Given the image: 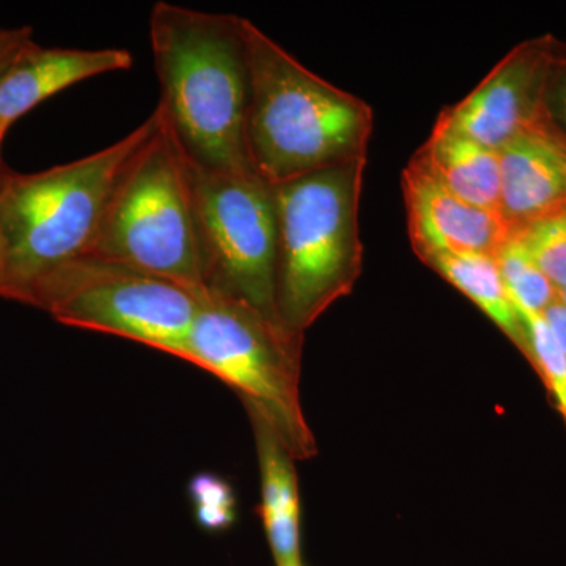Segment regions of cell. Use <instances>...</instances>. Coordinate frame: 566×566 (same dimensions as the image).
Returning a JSON list of instances; mask_svg holds the SVG:
<instances>
[{"label":"cell","instance_id":"21","mask_svg":"<svg viewBox=\"0 0 566 566\" xmlns=\"http://www.w3.org/2000/svg\"><path fill=\"white\" fill-rule=\"evenodd\" d=\"M33 43L31 28L0 29V74Z\"/></svg>","mask_w":566,"mask_h":566},{"label":"cell","instance_id":"5","mask_svg":"<svg viewBox=\"0 0 566 566\" xmlns=\"http://www.w3.org/2000/svg\"><path fill=\"white\" fill-rule=\"evenodd\" d=\"M156 125L123 166L91 255L203 294L191 170L156 107Z\"/></svg>","mask_w":566,"mask_h":566},{"label":"cell","instance_id":"3","mask_svg":"<svg viewBox=\"0 0 566 566\" xmlns=\"http://www.w3.org/2000/svg\"><path fill=\"white\" fill-rule=\"evenodd\" d=\"M155 125L153 112L109 147L41 172L2 169L0 264L6 300L29 304L44 279L91 255L115 181Z\"/></svg>","mask_w":566,"mask_h":566},{"label":"cell","instance_id":"20","mask_svg":"<svg viewBox=\"0 0 566 566\" xmlns=\"http://www.w3.org/2000/svg\"><path fill=\"white\" fill-rule=\"evenodd\" d=\"M545 117L556 122L566 132V63L551 62L547 73L545 95H543Z\"/></svg>","mask_w":566,"mask_h":566},{"label":"cell","instance_id":"14","mask_svg":"<svg viewBox=\"0 0 566 566\" xmlns=\"http://www.w3.org/2000/svg\"><path fill=\"white\" fill-rule=\"evenodd\" d=\"M416 156L464 202L499 211L501 164L497 151L446 126L434 125Z\"/></svg>","mask_w":566,"mask_h":566},{"label":"cell","instance_id":"7","mask_svg":"<svg viewBox=\"0 0 566 566\" xmlns=\"http://www.w3.org/2000/svg\"><path fill=\"white\" fill-rule=\"evenodd\" d=\"M200 297L180 283L87 255L44 279L29 305L65 326L117 335L182 359Z\"/></svg>","mask_w":566,"mask_h":566},{"label":"cell","instance_id":"25","mask_svg":"<svg viewBox=\"0 0 566 566\" xmlns=\"http://www.w3.org/2000/svg\"><path fill=\"white\" fill-rule=\"evenodd\" d=\"M2 169H0V172H2ZM0 297H3L2 264H0Z\"/></svg>","mask_w":566,"mask_h":566},{"label":"cell","instance_id":"9","mask_svg":"<svg viewBox=\"0 0 566 566\" xmlns=\"http://www.w3.org/2000/svg\"><path fill=\"white\" fill-rule=\"evenodd\" d=\"M551 57L542 44H524L491 70L465 98L439 114L436 125L501 150L521 134L545 123V95Z\"/></svg>","mask_w":566,"mask_h":566},{"label":"cell","instance_id":"12","mask_svg":"<svg viewBox=\"0 0 566 566\" xmlns=\"http://www.w3.org/2000/svg\"><path fill=\"white\" fill-rule=\"evenodd\" d=\"M499 153L501 212L510 233L566 210V170L560 147L546 122L521 134Z\"/></svg>","mask_w":566,"mask_h":566},{"label":"cell","instance_id":"1","mask_svg":"<svg viewBox=\"0 0 566 566\" xmlns=\"http://www.w3.org/2000/svg\"><path fill=\"white\" fill-rule=\"evenodd\" d=\"M243 21L166 0L150 13L158 109L186 159L211 172L253 170L245 144L251 70Z\"/></svg>","mask_w":566,"mask_h":566},{"label":"cell","instance_id":"27","mask_svg":"<svg viewBox=\"0 0 566 566\" xmlns=\"http://www.w3.org/2000/svg\"><path fill=\"white\" fill-rule=\"evenodd\" d=\"M293 566H304V564H297V565H293Z\"/></svg>","mask_w":566,"mask_h":566},{"label":"cell","instance_id":"10","mask_svg":"<svg viewBox=\"0 0 566 566\" xmlns=\"http://www.w3.org/2000/svg\"><path fill=\"white\" fill-rule=\"evenodd\" d=\"M401 188L417 256L434 252L495 255L512 234L501 212L461 200L416 155L401 174Z\"/></svg>","mask_w":566,"mask_h":566},{"label":"cell","instance_id":"17","mask_svg":"<svg viewBox=\"0 0 566 566\" xmlns=\"http://www.w3.org/2000/svg\"><path fill=\"white\" fill-rule=\"evenodd\" d=\"M536 266L556 286L566 289V210L532 222L520 232Z\"/></svg>","mask_w":566,"mask_h":566},{"label":"cell","instance_id":"16","mask_svg":"<svg viewBox=\"0 0 566 566\" xmlns=\"http://www.w3.org/2000/svg\"><path fill=\"white\" fill-rule=\"evenodd\" d=\"M499 273L517 314L543 315L557 301V290L539 271L523 238L510 234L495 253Z\"/></svg>","mask_w":566,"mask_h":566},{"label":"cell","instance_id":"18","mask_svg":"<svg viewBox=\"0 0 566 566\" xmlns=\"http://www.w3.org/2000/svg\"><path fill=\"white\" fill-rule=\"evenodd\" d=\"M520 315L524 327V348L531 354L539 374L566 420V356L543 315Z\"/></svg>","mask_w":566,"mask_h":566},{"label":"cell","instance_id":"23","mask_svg":"<svg viewBox=\"0 0 566 566\" xmlns=\"http://www.w3.org/2000/svg\"><path fill=\"white\" fill-rule=\"evenodd\" d=\"M554 139H556V137H554ZM557 144H558V147H560V151H562V156H564V164H565V170H566V147L564 144H562L560 140H557Z\"/></svg>","mask_w":566,"mask_h":566},{"label":"cell","instance_id":"2","mask_svg":"<svg viewBox=\"0 0 566 566\" xmlns=\"http://www.w3.org/2000/svg\"><path fill=\"white\" fill-rule=\"evenodd\" d=\"M251 70L245 144L270 185L367 156L374 111L296 61L251 20L243 21Z\"/></svg>","mask_w":566,"mask_h":566},{"label":"cell","instance_id":"15","mask_svg":"<svg viewBox=\"0 0 566 566\" xmlns=\"http://www.w3.org/2000/svg\"><path fill=\"white\" fill-rule=\"evenodd\" d=\"M419 259L469 297L506 337L524 348L523 323L506 293L495 255L434 252Z\"/></svg>","mask_w":566,"mask_h":566},{"label":"cell","instance_id":"4","mask_svg":"<svg viewBox=\"0 0 566 566\" xmlns=\"http://www.w3.org/2000/svg\"><path fill=\"white\" fill-rule=\"evenodd\" d=\"M367 156L274 185L277 216L275 308L304 335L363 273L359 205Z\"/></svg>","mask_w":566,"mask_h":566},{"label":"cell","instance_id":"26","mask_svg":"<svg viewBox=\"0 0 566 566\" xmlns=\"http://www.w3.org/2000/svg\"><path fill=\"white\" fill-rule=\"evenodd\" d=\"M0 147H2V145H0ZM0 169H2V161H0Z\"/></svg>","mask_w":566,"mask_h":566},{"label":"cell","instance_id":"13","mask_svg":"<svg viewBox=\"0 0 566 566\" xmlns=\"http://www.w3.org/2000/svg\"><path fill=\"white\" fill-rule=\"evenodd\" d=\"M249 412L260 474H262V521L275 566L303 564L301 554V501L294 460L270 424Z\"/></svg>","mask_w":566,"mask_h":566},{"label":"cell","instance_id":"8","mask_svg":"<svg viewBox=\"0 0 566 566\" xmlns=\"http://www.w3.org/2000/svg\"><path fill=\"white\" fill-rule=\"evenodd\" d=\"M189 170L205 293L241 301L281 322L273 185L253 170L211 172L191 163Z\"/></svg>","mask_w":566,"mask_h":566},{"label":"cell","instance_id":"24","mask_svg":"<svg viewBox=\"0 0 566 566\" xmlns=\"http://www.w3.org/2000/svg\"><path fill=\"white\" fill-rule=\"evenodd\" d=\"M557 300L560 301L562 304L566 305V289L560 290V292L557 293Z\"/></svg>","mask_w":566,"mask_h":566},{"label":"cell","instance_id":"11","mask_svg":"<svg viewBox=\"0 0 566 566\" xmlns=\"http://www.w3.org/2000/svg\"><path fill=\"white\" fill-rule=\"evenodd\" d=\"M123 48H41L33 41L0 74V145L14 122L71 85L115 71L132 70Z\"/></svg>","mask_w":566,"mask_h":566},{"label":"cell","instance_id":"22","mask_svg":"<svg viewBox=\"0 0 566 566\" xmlns=\"http://www.w3.org/2000/svg\"><path fill=\"white\" fill-rule=\"evenodd\" d=\"M543 316H545L547 326L553 331L554 337H556L566 356V305L557 300L556 303L546 308Z\"/></svg>","mask_w":566,"mask_h":566},{"label":"cell","instance_id":"19","mask_svg":"<svg viewBox=\"0 0 566 566\" xmlns=\"http://www.w3.org/2000/svg\"><path fill=\"white\" fill-rule=\"evenodd\" d=\"M188 494L193 517L203 531L219 534L237 523V495L223 476L214 472H199L189 482Z\"/></svg>","mask_w":566,"mask_h":566},{"label":"cell","instance_id":"6","mask_svg":"<svg viewBox=\"0 0 566 566\" xmlns=\"http://www.w3.org/2000/svg\"><path fill=\"white\" fill-rule=\"evenodd\" d=\"M304 335L251 305L205 293L181 360L232 387L262 417L294 461L316 455L301 403Z\"/></svg>","mask_w":566,"mask_h":566}]
</instances>
